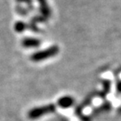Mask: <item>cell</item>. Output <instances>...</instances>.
I'll return each mask as SVG.
<instances>
[{
  "label": "cell",
  "instance_id": "cell-10",
  "mask_svg": "<svg viewBox=\"0 0 121 121\" xmlns=\"http://www.w3.org/2000/svg\"><path fill=\"white\" fill-rule=\"evenodd\" d=\"M15 1L17 2V3H25L28 6V5L32 4L33 0H15Z\"/></svg>",
  "mask_w": 121,
  "mask_h": 121
},
{
  "label": "cell",
  "instance_id": "cell-2",
  "mask_svg": "<svg viewBox=\"0 0 121 121\" xmlns=\"http://www.w3.org/2000/svg\"><path fill=\"white\" fill-rule=\"evenodd\" d=\"M55 111H56V105L54 104H49L47 105L31 108L28 113V117L31 120H36L43 117L44 115L54 112Z\"/></svg>",
  "mask_w": 121,
  "mask_h": 121
},
{
  "label": "cell",
  "instance_id": "cell-7",
  "mask_svg": "<svg viewBox=\"0 0 121 121\" xmlns=\"http://www.w3.org/2000/svg\"><path fill=\"white\" fill-rule=\"evenodd\" d=\"M16 11H17V13L23 17H26L28 14V13H29L27 9L20 6V5H17V6H16Z\"/></svg>",
  "mask_w": 121,
  "mask_h": 121
},
{
  "label": "cell",
  "instance_id": "cell-5",
  "mask_svg": "<svg viewBox=\"0 0 121 121\" xmlns=\"http://www.w3.org/2000/svg\"><path fill=\"white\" fill-rule=\"evenodd\" d=\"M74 99L71 96H63L57 100V105L62 108H68L73 105Z\"/></svg>",
  "mask_w": 121,
  "mask_h": 121
},
{
  "label": "cell",
  "instance_id": "cell-6",
  "mask_svg": "<svg viewBox=\"0 0 121 121\" xmlns=\"http://www.w3.org/2000/svg\"><path fill=\"white\" fill-rule=\"evenodd\" d=\"M13 29L17 33L24 32L26 29H28L27 23H25V21H17L14 24Z\"/></svg>",
  "mask_w": 121,
  "mask_h": 121
},
{
  "label": "cell",
  "instance_id": "cell-1",
  "mask_svg": "<svg viewBox=\"0 0 121 121\" xmlns=\"http://www.w3.org/2000/svg\"><path fill=\"white\" fill-rule=\"evenodd\" d=\"M59 52L60 48L57 45H53L46 49L34 52L30 56V60L33 62H41L57 56Z\"/></svg>",
  "mask_w": 121,
  "mask_h": 121
},
{
  "label": "cell",
  "instance_id": "cell-3",
  "mask_svg": "<svg viewBox=\"0 0 121 121\" xmlns=\"http://www.w3.org/2000/svg\"><path fill=\"white\" fill-rule=\"evenodd\" d=\"M21 46L26 49H34V48L39 47L42 42L39 39L35 37H25L21 39Z\"/></svg>",
  "mask_w": 121,
  "mask_h": 121
},
{
  "label": "cell",
  "instance_id": "cell-4",
  "mask_svg": "<svg viewBox=\"0 0 121 121\" xmlns=\"http://www.w3.org/2000/svg\"><path fill=\"white\" fill-rule=\"evenodd\" d=\"M37 2L39 3V10L41 15L47 19L50 18L52 15V11L50 9L49 4H48L47 0H37Z\"/></svg>",
  "mask_w": 121,
  "mask_h": 121
},
{
  "label": "cell",
  "instance_id": "cell-9",
  "mask_svg": "<svg viewBox=\"0 0 121 121\" xmlns=\"http://www.w3.org/2000/svg\"><path fill=\"white\" fill-rule=\"evenodd\" d=\"M31 21H33L34 22H35L36 24L37 23H44L47 21V19L40 14V15L34 16L32 17V19H31Z\"/></svg>",
  "mask_w": 121,
  "mask_h": 121
},
{
  "label": "cell",
  "instance_id": "cell-8",
  "mask_svg": "<svg viewBox=\"0 0 121 121\" xmlns=\"http://www.w3.org/2000/svg\"><path fill=\"white\" fill-rule=\"evenodd\" d=\"M27 26H28V29L33 31V32H38V31H39V28H38L37 24L35 22H34V21L31 20L27 24Z\"/></svg>",
  "mask_w": 121,
  "mask_h": 121
},
{
  "label": "cell",
  "instance_id": "cell-11",
  "mask_svg": "<svg viewBox=\"0 0 121 121\" xmlns=\"http://www.w3.org/2000/svg\"><path fill=\"white\" fill-rule=\"evenodd\" d=\"M117 91L120 92V93H121V80L119 81L117 84Z\"/></svg>",
  "mask_w": 121,
  "mask_h": 121
}]
</instances>
